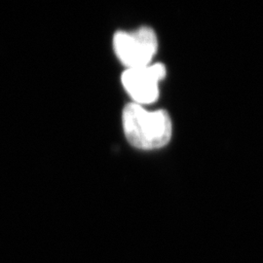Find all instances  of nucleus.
I'll use <instances>...</instances> for the list:
<instances>
[{
  "label": "nucleus",
  "mask_w": 263,
  "mask_h": 263,
  "mask_svg": "<svg viewBox=\"0 0 263 263\" xmlns=\"http://www.w3.org/2000/svg\"><path fill=\"white\" fill-rule=\"evenodd\" d=\"M123 128L132 145L141 149L165 146L172 137V122L165 110L147 111L141 104H127L123 110Z\"/></svg>",
  "instance_id": "nucleus-1"
},
{
  "label": "nucleus",
  "mask_w": 263,
  "mask_h": 263,
  "mask_svg": "<svg viewBox=\"0 0 263 263\" xmlns=\"http://www.w3.org/2000/svg\"><path fill=\"white\" fill-rule=\"evenodd\" d=\"M113 48L123 65L130 68L149 66L157 52L155 32L144 27L135 31H118L113 37Z\"/></svg>",
  "instance_id": "nucleus-2"
},
{
  "label": "nucleus",
  "mask_w": 263,
  "mask_h": 263,
  "mask_svg": "<svg viewBox=\"0 0 263 263\" xmlns=\"http://www.w3.org/2000/svg\"><path fill=\"white\" fill-rule=\"evenodd\" d=\"M166 76V68L162 64L128 68L122 76L125 90L136 104H151L159 97V82Z\"/></svg>",
  "instance_id": "nucleus-3"
}]
</instances>
